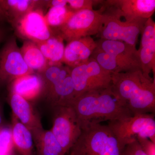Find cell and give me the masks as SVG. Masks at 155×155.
I'll list each match as a JSON object with an SVG mask.
<instances>
[{
    "label": "cell",
    "instance_id": "cell-1",
    "mask_svg": "<svg viewBox=\"0 0 155 155\" xmlns=\"http://www.w3.org/2000/svg\"><path fill=\"white\" fill-rule=\"evenodd\" d=\"M70 105L81 127L93 120L113 122L133 116L114 91L112 84L108 88L87 92L75 97Z\"/></svg>",
    "mask_w": 155,
    "mask_h": 155
},
{
    "label": "cell",
    "instance_id": "cell-2",
    "mask_svg": "<svg viewBox=\"0 0 155 155\" xmlns=\"http://www.w3.org/2000/svg\"><path fill=\"white\" fill-rule=\"evenodd\" d=\"M112 87L132 115L154 114L155 78H148L141 70L112 73Z\"/></svg>",
    "mask_w": 155,
    "mask_h": 155
},
{
    "label": "cell",
    "instance_id": "cell-3",
    "mask_svg": "<svg viewBox=\"0 0 155 155\" xmlns=\"http://www.w3.org/2000/svg\"><path fill=\"white\" fill-rule=\"evenodd\" d=\"M97 120L86 123L70 155H122L125 146L108 125Z\"/></svg>",
    "mask_w": 155,
    "mask_h": 155
},
{
    "label": "cell",
    "instance_id": "cell-4",
    "mask_svg": "<svg viewBox=\"0 0 155 155\" xmlns=\"http://www.w3.org/2000/svg\"><path fill=\"white\" fill-rule=\"evenodd\" d=\"M105 18V14L101 10L87 9L77 11L55 33L67 43L91 36L99 33Z\"/></svg>",
    "mask_w": 155,
    "mask_h": 155
},
{
    "label": "cell",
    "instance_id": "cell-5",
    "mask_svg": "<svg viewBox=\"0 0 155 155\" xmlns=\"http://www.w3.org/2000/svg\"><path fill=\"white\" fill-rule=\"evenodd\" d=\"M108 126L123 145L149 139L155 143V120L153 114H138L122 120L109 122Z\"/></svg>",
    "mask_w": 155,
    "mask_h": 155
},
{
    "label": "cell",
    "instance_id": "cell-6",
    "mask_svg": "<svg viewBox=\"0 0 155 155\" xmlns=\"http://www.w3.org/2000/svg\"><path fill=\"white\" fill-rule=\"evenodd\" d=\"M70 69L74 98L87 92L108 88L111 85L110 72L103 69L91 58L86 63Z\"/></svg>",
    "mask_w": 155,
    "mask_h": 155
},
{
    "label": "cell",
    "instance_id": "cell-7",
    "mask_svg": "<svg viewBox=\"0 0 155 155\" xmlns=\"http://www.w3.org/2000/svg\"><path fill=\"white\" fill-rule=\"evenodd\" d=\"M52 108L54 113L51 130L66 154L79 138L82 130L81 126L71 105Z\"/></svg>",
    "mask_w": 155,
    "mask_h": 155
},
{
    "label": "cell",
    "instance_id": "cell-8",
    "mask_svg": "<svg viewBox=\"0 0 155 155\" xmlns=\"http://www.w3.org/2000/svg\"><path fill=\"white\" fill-rule=\"evenodd\" d=\"M33 73H35L23 60L16 36L11 35L0 50V88L8 86L19 77Z\"/></svg>",
    "mask_w": 155,
    "mask_h": 155
},
{
    "label": "cell",
    "instance_id": "cell-9",
    "mask_svg": "<svg viewBox=\"0 0 155 155\" xmlns=\"http://www.w3.org/2000/svg\"><path fill=\"white\" fill-rule=\"evenodd\" d=\"M103 13L105 14L106 18L98 34L101 39L123 41L136 47L139 35L141 33L147 19L123 22L114 15Z\"/></svg>",
    "mask_w": 155,
    "mask_h": 155
},
{
    "label": "cell",
    "instance_id": "cell-10",
    "mask_svg": "<svg viewBox=\"0 0 155 155\" xmlns=\"http://www.w3.org/2000/svg\"><path fill=\"white\" fill-rule=\"evenodd\" d=\"M102 3L103 13L124 17L126 22L148 19L155 11V0H108Z\"/></svg>",
    "mask_w": 155,
    "mask_h": 155
},
{
    "label": "cell",
    "instance_id": "cell-11",
    "mask_svg": "<svg viewBox=\"0 0 155 155\" xmlns=\"http://www.w3.org/2000/svg\"><path fill=\"white\" fill-rule=\"evenodd\" d=\"M13 28L17 36L24 41L35 43L45 41L56 35L48 25L41 9L30 11Z\"/></svg>",
    "mask_w": 155,
    "mask_h": 155
},
{
    "label": "cell",
    "instance_id": "cell-12",
    "mask_svg": "<svg viewBox=\"0 0 155 155\" xmlns=\"http://www.w3.org/2000/svg\"><path fill=\"white\" fill-rule=\"evenodd\" d=\"M96 41L98 47L114 58L120 73L141 70L136 47L118 41L100 39Z\"/></svg>",
    "mask_w": 155,
    "mask_h": 155
},
{
    "label": "cell",
    "instance_id": "cell-13",
    "mask_svg": "<svg viewBox=\"0 0 155 155\" xmlns=\"http://www.w3.org/2000/svg\"><path fill=\"white\" fill-rule=\"evenodd\" d=\"M141 41L137 50L143 74L150 79V73L155 72V22L152 17L147 19L141 32Z\"/></svg>",
    "mask_w": 155,
    "mask_h": 155
},
{
    "label": "cell",
    "instance_id": "cell-14",
    "mask_svg": "<svg viewBox=\"0 0 155 155\" xmlns=\"http://www.w3.org/2000/svg\"><path fill=\"white\" fill-rule=\"evenodd\" d=\"M97 47L91 36L85 37L67 43L64 50L62 64L69 68L86 63Z\"/></svg>",
    "mask_w": 155,
    "mask_h": 155
},
{
    "label": "cell",
    "instance_id": "cell-15",
    "mask_svg": "<svg viewBox=\"0 0 155 155\" xmlns=\"http://www.w3.org/2000/svg\"><path fill=\"white\" fill-rule=\"evenodd\" d=\"M9 101L15 118L30 131L42 128L38 116L28 100L19 95L9 91Z\"/></svg>",
    "mask_w": 155,
    "mask_h": 155
},
{
    "label": "cell",
    "instance_id": "cell-16",
    "mask_svg": "<svg viewBox=\"0 0 155 155\" xmlns=\"http://www.w3.org/2000/svg\"><path fill=\"white\" fill-rule=\"evenodd\" d=\"M46 2L40 0H0V4L7 22L14 27L30 11L46 8Z\"/></svg>",
    "mask_w": 155,
    "mask_h": 155
},
{
    "label": "cell",
    "instance_id": "cell-17",
    "mask_svg": "<svg viewBox=\"0 0 155 155\" xmlns=\"http://www.w3.org/2000/svg\"><path fill=\"white\" fill-rule=\"evenodd\" d=\"M8 87L9 91L15 93L28 101L41 95L43 82L38 74L33 73L17 78Z\"/></svg>",
    "mask_w": 155,
    "mask_h": 155
},
{
    "label": "cell",
    "instance_id": "cell-18",
    "mask_svg": "<svg viewBox=\"0 0 155 155\" xmlns=\"http://www.w3.org/2000/svg\"><path fill=\"white\" fill-rule=\"evenodd\" d=\"M31 132L36 155H66L51 130H45L42 127Z\"/></svg>",
    "mask_w": 155,
    "mask_h": 155
},
{
    "label": "cell",
    "instance_id": "cell-19",
    "mask_svg": "<svg viewBox=\"0 0 155 155\" xmlns=\"http://www.w3.org/2000/svg\"><path fill=\"white\" fill-rule=\"evenodd\" d=\"M20 50L25 64L35 73H40L49 65L35 43L24 41Z\"/></svg>",
    "mask_w": 155,
    "mask_h": 155
},
{
    "label": "cell",
    "instance_id": "cell-20",
    "mask_svg": "<svg viewBox=\"0 0 155 155\" xmlns=\"http://www.w3.org/2000/svg\"><path fill=\"white\" fill-rule=\"evenodd\" d=\"M64 40L61 36L55 35L45 41L36 43L49 65L62 64L65 46Z\"/></svg>",
    "mask_w": 155,
    "mask_h": 155
},
{
    "label": "cell",
    "instance_id": "cell-21",
    "mask_svg": "<svg viewBox=\"0 0 155 155\" xmlns=\"http://www.w3.org/2000/svg\"><path fill=\"white\" fill-rule=\"evenodd\" d=\"M12 131L14 145L20 155H34L33 136L30 130L14 119Z\"/></svg>",
    "mask_w": 155,
    "mask_h": 155
},
{
    "label": "cell",
    "instance_id": "cell-22",
    "mask_svg": "<svg viewBox=\"0 0 155 155\" xmlns=\"http://www.w3.org/2000/svg\"><path fill=\"white\" fill-rule=\"evenodd\" d=\"M75 12L67 7H53L49 8L45 15L48 25L54 31L64 25Z\"/></svg>",
    "mask_w": 155,
    "mask_h": 155
},
{
    "label": "cell",
    "instance_id": "cell-23",
    "mask_svg": "<svg viewBox=\"0 0 155 155\" xmlns=\"http://www.w3.org/2000/svg\"><path fill=\"white\" fill-rule=\"evenodd\" d=\"M14 146L12 128L3 126L0 128V153L10 154Z\"/></svg>",
    "mask_w": 155,
    "mask_h": 155
},
{
    "label": "cell",
    "instance_id": "cell-24",
    "mask_svg": "<svg viewBox=\"0 0 155 155\" xmlns=\"http://www.w3.org/2000/svg\"><path fill=\"white\" fill-rule=\"evenodd\" d=\"M67 7L74 12L81 10H93V6L101 3V1L92 0H66Z\"/></svg>",
    "mask_w": 155,
    "mask_h": 155
},
{
    "label": "cell",
    "instance_id": "cell-25",
    "mask_svg": "<svg viewBox=\"0 0 155 155\" xmlns=\"http://www.w3.org/2000/svg\"><path fill=\"white\" fill-rule=\"evenodd\" d=\"M122 155H147L137 140L125 146Z\"/></svg>",
    "mask_w": 155,
    "mask_h": 155
},
{
    "label": "cell",
    "instance_id": "cell-26",
    "mask_svg": "<svg viewBox=\"0 0 155 155\" xmlns=\"http://www.w3.org/2000/svg\"><path fill=\"white\" fill-rule=\"evenodd\" d=\"M140 145L145 153L147 155H155V143L153 142L149 139L137 138Z\"/></svg>",
    "mask_w": 155,
    "mask_h": 155
},
{
    "label": "cell",
    "instance_id": "cell-27",
    "mask_svg": "<svg viewBox=\"0 0 155 155\" xmlns=\"http://www.w3.org/2000/svg\"><path fill=\"white\" fill-rule=\"evenodd\" d=\"M7 35V32L5 28L0 26V44L6 39Z\"/></svg>",
    "mask_w": 155,
    "mask_h": 155
},
{
    "label": "cell",
    "instance_id": "cell-28",
    "mask_svg": "<svg viewBox=\"0 0 155 155\" xmlns=\"http://www.w3.org/2000/svg\"><path fill=\"white\" fill-rule=\"evenodd\" d=\"M5 22H7V19L2 8L0 4V23H4Z\"/></svg>",
    "mask_w": 155,
    "mask_h": 155
},
{
    "label": "cell",
    "instance_id": "cell-29",
    "mask_svg": "<svg viewBox=\"0 0 155 155\" xmlns=\"http://www.w3.org/2000/svg\"><path fill=\"white\" fill-rule=\"evenodd\" d=\"M4 115H3V109L2 105L0 103V128L3 127L4 125Z\"/></svg>",
    "mask_w": 155,
    "mask_h": 155
},
{
    "label": "cell",
    "instance_id": "cell-30",
    "mask_svg": "<svg viewBox=\"0 0 155 155\" xmlns=\"http://www.w3.org/2000/svg\"><path fill=\"white\" fill-rule=\"evenodd\" d=\"M0 155H10V154H4L0 153Z\"/></svg>",
    "mask_w": 155,
    "mask_h": 155
},
{
    "label": "cell",
    "instance_id": "cell-31",
    "mask_svg": "<svg viewBox=\"0 0 155 155\" xmlns=\"http://www.w3.org/2000/svg\"></svg>",
    "mask_w": 155,
    "mask_h": 155
}]
</instances>
